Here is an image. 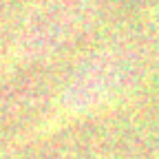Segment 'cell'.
<instances>
[{
	"label": "cell",
	"mask_w": 159,
	"mask_h": 159,
	"mask_svg": "<svg viewBox=\"0 0 159 159\" xmlns=\"http://www.w3.org/2000/svg\"><path fill=\"white\" fill-rule=\"evenodd\" d=\"M113 64L108 60H99L93 66L80 71L73 80L71 89L66 91L64 102L69 108L73 111H84L86 106H91L95 99L106 97L113 91V82H115V73H113Z\"/></svg>",
	"instance_id": "obj_1"
}]
</instances>
